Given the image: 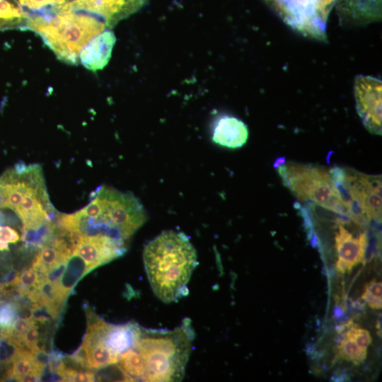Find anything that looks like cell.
Listing matches in <instances>:
<instances>
[{
  "label": "cell",
  "instance_id": "6da1fadb",
  "mask_svg": "<svg viewBox=\"0 0 382 382\" xmlns=\"http://www.w3.org/2000/svg\"><path fill=\"white\" fill-rule=\"evenodd\" d=\"M143 259L151 289L159 299L170 303L186 294L197 266V253L185 233L163 231L146 245Z\"/></svg>",
  "mask_w": 382,
  "mask_h": 382
},
{
  "label": "cell",
  "instance_id": "7a4b0ae2",
  "mask_svg": "<svg viewBox=\"0 0 382 382\" xmlns=\"http://www.w3.org/2000/svg\"><path fill=\"white\" fill-rule=\"evenodd\" d=\"M195 332L190 319L173 330L137 327L134 344L144 366L143 381L170 382L183 379Z\"/></svg>",
  "mask_w": 382,
  "mask_h": 382
},
{
  "label": "cell",
  "instance_id": "3957f363",
  "mask_svg": "<svg viewBox=\"0 0 382 382\" xmlns=\"http://www.w3.org/2000/svg\"><path fill=\"white\" fill-rule=\"evenodd\" d=\"M72 214L79 235L115 231L125 241L146 220L145 209L134 195L108 186L98 187L88 204Z\"/></svg>",
  "mask_w": 382,
  "mask_h": 382
},
{
  "label": "cell",
  "instance_id": "277c9868",
  "mask_svg": "<svg viewBox=\"0 0 382 382\" xmlns=\"http://www.w3.org/2000/svg\"><path fill=\"white\" fill-rule=\"evenodd\" d=\"M108 28L98 18L76 10H65L49 18L27 22L25 30L36 33L57 57L71 65L79 64V55L96 35Z\"/></svg>",
  "mask_w": 382,
  "mask_h": 382
},
{
  "label": "cell",
  "instance_id": "5b68a950",
  "mask_svg": "<svg viewBox=\"0 0 382 382\" xmlns=\"http://www.w3.org/2000/svg\"><path fill=\"white\" fill-rule=\"evenodd\" d=\"M337 193L356 224L381 222V176L335 166L329 170Z\"/></svg>",
  "mask_w": 382,
  "mask_h": 382
},
{
  "label": "cell",
  "instance_id": "8992f818",
  "mask_svg": "<svg viewBox=\"0 0 382 382\" xmlns=\"http://www.w3.org/2000/svg\"><path fill=\"white\" fill-rule=\"evenodd\" d=\"M276 168L284 185L298 199L311 200L324 209L349 216L328 170L291 162H284Z\"/></svg>",
  "mask_w": 382,
  "mask_h": 382
},
{
  "label": "cell",
  "instance_id": "52a82bcc",
  "mask_svg": "<svg viewBox=\"0 0 382 382\" xmlns=\"http://www.w3.org/2000/svg\"><path fill=\"white\" fill-rule=\"evenodd\" d=\"M127 250L125 241L107 233L79 235L72 255L83 261L85 275L120 256Z\"/></svg>",
  "mask_w": 382,
  "mask_h": 382
},
{
  "label": "cell",
  "instance_id": "ba28073f",
  "mask_svg": "<svg viewBox=\"0 0 382 382\" xmlns=\"http://www.w3.org/2000/svg\"><path fill=\"white\" fill-rule=\"evenodd\" d=\"M354 94L357 111L364 126L374 134H381L382 81L371 76L355 77Z\"/></svg>",
  "mask_w": 382,
  "mask_h": 382
},
{
  "label": "cell",
  "instance_id": "9c48e42d",
  "mask_svg": "<svg viewBox=\"0 0 382 382\" xmlns=\"http://www.w3.org/2000/svg\"><path fill=\"white\" fill-rule=\"evenodd\" d=\"M149 0H75L71 10L90 13L100 19L109 29L137 13Z\"/></svg>",
  "mask_w": 382,
  "mask_h": 382
},
{
  "label": "cell",
  "instance_id": "30bf717a",
  "mask_svg": "<svg viewBox=\"0 0 382 382\" xmlns=\"http://www.w3.org/2000/svg\"><path fill=\"white\" fill-rule=\"evenodd\" d=\"M336 222L338 224V232L335 237L337 254L336 268L341 274L349 273L354 267L363 261L367 236L364 232L354 237L344 227L345 224L339 220L338 216Z\"/></svg>",
  "mask_w": 382,
  "mask_h": 382
},
{
  "label": "cell",
  "instance_id": "8fae6325",
  "mask_svg": "<svg viewBox=\"0 0 382 382\" xmlns=\"http://www.w3.org/2000/svg\"><path fill=\"white\" fill-rule=\"evenodd\" d=\"M115 41L113 31L105 29L83 47L79 55V63L92 71L103 69L110 61Z\"/></svg>",
  "mask_w": 382,
  "mask_h": 382
},
{
  "label": "cell",
  "instance_id": "7c38bea8",
  "mask_svg": "<svg viewBox=\"0 0 382 382\" xmlns=\"http://www.w3.org/2000/svg\"><path fill=\"white\" fill-rule=\"evenodd\" d=\"M248 137L247 125L234 116L221 115L214 122L212 139L218 145L229 149L241 148Z\"/></svg>",
  "mask_w": 382,
  "mask_h": 382
},
{
  "label": "cell",
  "instance_id": "4fadbf2b",
  "mask_svg": "<svg viewBox=\"0 0 382 382\" xmlns=\"http://www.w3.org/2000/svg\"><path fill=\"white\" fill-rule=\"evenodd\" d=\"M89 370H99L117 363L120 354L105 343V337L86 332L81 345Z\"/></svg>",
  "mask_w": 382,
  "mask_h": 382
},
{
  "label": "cell",
  "instance_id": "5bb4252c",
  "mask_svg": "<svg viewBox=\"0 0 382 382\" xmlns=\"http://www.w3.org/2000/svg\"><path fill=\"white\" fill-rule=\"evenodd\" d=\"M46 366L35 359L30 350L22 347L16 353L7 371V378L17 381H40Z\"/></svg>",
  "mask_w": 382,
  "mask_h": 382
},
{
  "label": "cell",
  "instance_id": "9a60e30c",
  "mask_svg": "<svg viewBox=\"0 0 382 382\" xmlns=\"http://www.w3.org/2000/svg\"><path fill=\"white\" fill-rule=\"evenodd\" d=\"M21 7L27 22L49 18L63 11L75 0H14ZM27 24V23H26Z\"/></svg>",
  "mask_w": 382,
  "mask_h": 382
},
{
  "label": "cell",
  "instance_id": "2e32d148",
  "mask_svg": "<svg viewBox=\"0 0 382 382\" xmlns=\"http://www.w3.org/2000/svg\"><path fill=\"white\" fill-rule=\"evenodd\" d=\"M137 325L134 322L112 325L105 337V345L119 354L134 347Z\"/></svg>",
  "mask_w": 382,
  "mask_h": 382
},
{
  "label": "cell",
  "instance_id": "e0dca14e",
  "mask_svg": "<svg viewBox=\"0 0 382 382\" xmlns=\"http://www.w3.org/2000/svg\"><path fill=\"white\" fill-rule=\"evenodd\" d=\"M27 19L14 0H0V30H25Z\"/></svg>",
  "mask_w": 382,
  "mask_h": 382
},
{
  "label": "cell",
  "instance_id": "ac0fdd59",
  "mask_svg": "<svg viewBox=\"0 0 382 382\" xmlns=\"http://www.w3.org/2000/svg\"><path fill=\"white\" fill-rule=\"evenodd\" d=\"M119 367L133 381H142L144 374V366L138 351L131 347L122 352L118 359Z\"/></svg>",
  "mask_w": 382,
  "mask_h": 382
},
{
  "label": "cell",
  "instance_id": "d6986e66",
  "mask_svg": "<svg viewBox=\"0 0 382 382\" xmlns=\"http://www.w3.org/2000/svg\"><path fill=\"white\" fill-rule=\"evenodd\" d=\"M342 335V341L334 347L336 358L359 365L366 359L367 350L361 349L352 339Z\"/></svg>",
  "mask_w": 382,
  "mask_h": 382
},
{
  "label": "cell",
  "instance_id": "ffe728a7",
  "mask_svg": "<svg viewBox=\"0 0 382 382\" xmlns=\"http://www.w3.org/2000/svg\"><path fill=\"white\" fill-rule=\"evenodd\" d=\"M24 347L11 337L0 334V366H11L18 351Z\"/></svg>",
  "mask_w": 382,
  "mask_h": 382
},
{
  "label": "cell",
  "instance_id": "44dd1931",
  "mask_svg": "<svg viewBox=\"0 0 382 382\" xmlns=\"http://www.w3.org/2000/svg\"><path fill=\"white\" fill-rule=\"evenodd\" d=\"M382 284L375 279L368 282L361 298L371 308L381 309L382 306Z\"/></svg>",
  "mask_w": 382,
  "mask_h": 382
},
{
  "label": "cell",
  "instance_id": "7402d4cb",
  "mask_svg": "<svg viewBox=\"0 0 382 382\" xmlns=\"http://www.w3.org/2000/svg\"><path fill=\"white\" fill-rule=\"evenodd\" d=\"M20 311L19 303L0 301V331L12 325Z\"/></svg>",
  "mask_w": 382,
  "mask_h": 382
},
{
  "label": "cell",
  "instance_id": "603a6c76",
  "mask_svg": "<svg viewBox=\"0 0 382 382\" xmlns=\"http://www.w3.org/2000/svg\"><path fill=\"white\" fill-rule=\"evenodd\" d=\"M342 333L344 336L352 339L364 350H367L368 346L372 341L369 332L354 323L345 332Z\"/></svg>",
  "mask_w": 382,
  "mask_h": 382
},
{
  "label": "cell",
  "instance_id": "cb8c5ba5",
  "mask_svg": "<svg viewBox=\"0 0 382 382\" xmlns=\"http://www.w3.org/2000/svg\"><path fill=\"white\" fill-rule=\"evenodd\" d=\"M40 327V323L33 320V323L23 333L21 339V343L25 349L34 351L39 347L38 343L41 340Z\"/></svg>",
  "mask_w": 382,
  "mask_h": 382
},
{
  "label": "cell",
  "instance_id": "d4e9b609",
  "mask_svg": "<svg viewBox=\"0 0 382 382\" xmlns=\"http://www.w3.org/2000/svg\"><path fill=\"white\" fill-rule=\"evenodd\" d=\"M20 240L18 233L8 226H0V250H8L9 243H16Z\"/></svg>",
  "mask_w": 382,
  "mask_h": 382
},
{
  "label": "cell",
  "instance_id": "484cf974",
  "mask_svg": "<svg viewBox=\"0 0 382 382\" xmlns=\"http://www.w3.org/2000/svg\"><path fill=\"white\" fill-rule=\"evenodd\" d=\"M340 0H320V8L323 16L328 18V14L335 2Z\"/></svg>",
  "mask_w": 382,
  "mask_h": 382
},
{
  "label": "cell",
  "instance_id": "4316f807",
  "mask_svg": "<svg viewBox=\"0 0 382 382\" xmlns=\"http://www.w3.org/2000/svg\"><path fill=\"white\" fill-rule=\"evenodd\" d=\"M376 327L377 330H379V332H378V335H380V337H381V313L379 314L378 317Z\"/></svg>",
  "mask_w": 382,
  "mask_h": 382
},
{
  "label": "cell",
  "instance_id": "83f0119b",
  "mask_svg": "<svg viewBox=\"0 0 382 382\" xmlns=\"http://www.w3.org/2000/svg\"><path fill=\"white\" fill-rule=\"evenodd\" d=\"M1 221H2V215L1 214H0V224L1 223Z\"/></svg>",
  "mask_w": 382,
  "mask_h": 382
}]
</instances>
